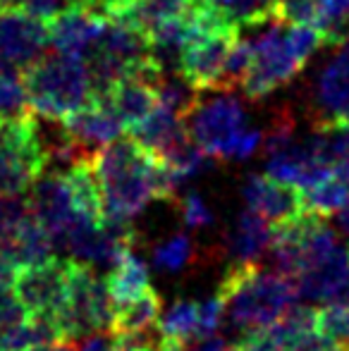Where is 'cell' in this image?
<instances>
[{"label": "cell", "instance_id": "obj_1", "mask_svg": "<svg viewBox=\"0 0 349 351\" xmlns=\"http://www.w3.org/2000/svg\"><path fill=\"white\" fill-rule=\"evenodd\" d=\"M93 170L103 194V217L132 220L154 199L177 201L184 182L134 139H112L93 153Z\"/></svg>", "mask_w": 349, "mask_h": 351}, {"label": "cell", "instance_id": "obj_2", "mask_svg": "<svg viewBox=\"0 0 349 351\" xmlns=\"http://www.w3.org/2000/svg\"><path fill=\"white\" fill-rule=\"evenodd\" d=\"M254 29L258 32L249 38L252 60L239 84L249 101H261L275 88L289 84L304 70L309 58L326 43L323 34L309 24L270 19Z\"/></svg>", "mask_w": 349, "mask_h": 351}, {"label": "cell", "instance_id": "obj_3", "mask_svg": "<svg viewBox=\"0 0 349 351\" xmlns=\"http://www.w3.org/2000/svg\"><path fill=\"white\" fill-rule=\"evenodd\" d=\"M218 299L232 328L254 330L278 320L297 304V287L280 273H268L258 261H234L218 287Z\"/></svg>", "mask_w": 349, "mask_h": 351}, {"label": "cell", "instance_id": "obj_4", "mask_svg": "<svg viewBox=\"0 0 349 351\" xmlns=\"http://www.w3.org/2000/svg\"><path fill=\"white\" fill-rule=\"evenodd\" d=\"M19 74L32 110L48 122L65 120L93 98L84 58L46 51Z\"/></svg>", "mask_w": 349, "mask_h": 351}, {"label": "cell", "instance_id": "obj_5", "mask_svg": "<svg viewBox=\"0 0 349 351\" xmlns=\"http://www.w3.org/2000/svg\"><path fill=\"white\" fill-rule=\"evenodd\" d=\"M112 301L106 280L96 275L91 263L67 258V301L58 325L65 342H80L86 335L108 330Z\"/></svg>", "mask_w": 349, "mask_h": 351}, {"label": "cell", "instance_id": "obj_6", "mask_svg": "<svg viewBox=\"0 0 349 351\" xmlns=\"http://www.w3.org/2000/svg\"><path fill=\"white\" fill-rule=\"evenodd\" d=\"M189 136L215 160H230L232 146L244 132V108L232 91H199L194 106L182 115Z\"/></svg>", "mask_w": 349, "mask_h": 351}, {"label": "cell", "instance_id": "obj_7", "mask_svg": "<svg viewBox=\"0 0 349 351\" xmlns=\"http://www.w3.org/2000/svg\"><path fill=\"white\" fill-rule=\"evenodd\" d=\"M12 289L27 315L60 318L67 301V261L46 258L14 270Z\"/></svg>", "mask_w": 349, "mask_h": 351}, {"label": "cell", "instance_id": "obj_8", "mask_svg": "<svg viewBox=\"0 0 349 351\" xmlns=\"http://www.w3.org/2000/svg\"><path fill=\"white\" fill-rule=\"evenodd\" d=\"M239 38V29L228 22H220L189 41L180 53L177 60V74L196 91H210L215 88L223 72L225 58L230 48Z\"/></svg>", "mask_w": 349, "mask_h": 351}, {"label": "cell", "instance_id": "obj_9", "mask_svg": "<svg viewBox=\"0 0 349 351\" xmlns=\"http://www.w3.org/2000/svg\"><path fill=\"white\" fill-rule=\"evenodd\" d=\"M316 74L309 115L318 132L349 125V38Z\"/></svg>", "mask_w": 349, "mask_h": 351}, {"label": "cell", "instance_id": "obj_10", "mask_svg": "<svg viewBox=\"0 0 349 351\" xmlns=\"http://www.w3.org/2000/svg\"><path fill=\"white\" fill-rule=\"evenodd\" d=\"M48 24L22 8L0 12V72H22L48 51Z\"/></svg>", "mask_w": 349, "mask_h": 351}, {"label": "cell", "instance_id": "obj_11", "mask_svg": "<svg viewBox=\"0 0 349 351\" xmlns=\"http://www.w3.org/2000/svg\"><path fill=\"white\" fill-rule=\"evenodd\" d=\"M244 201L270 227H285L306 215V204L299 186L280 182L270 175H252L244 182Z\"/></svg>", "mask_w": 349, "mask_h": 351}, {"label": "cell", "instance_id": "obj_12", "mask_svg": "<svg viewBox=\"0 0 349 351\" xmlns=\"http://www.w3.org/2000/svg\"><path fill=\"white\" fill-rule=\"evenodd\" d=\"M108 17L88 8L82 0H72L58 17L48 22V43L58 53L86 58V53L98 41Z\"/></svg>", "mask_w": 349, "mask_h": 351}, {"label": "cell", "instance_id": "obj_13", "mask_svg": "<svg viewBox=\"0 0 349 351\" xmlns=\"http://www.w3.org/2000/svg\"><path fill=\"white\" fill-rule=\"evenodd\" d=\"M60 125L84 158H93L98 148H103L125 132V125L117 120L115 112L96 98H91L84 108L60 120Z\"/></svg>", "mask_w": 349, "mask_h": 351}, {"label": "cell", "instance_id": "obj_14", "mask_svg": "<svg viewBox=\"0 0 349 351\" xmlns=\"http://www.w3.org/2000/svg\"><path fill=\"white\" fill-rule=\"evenodd\" d=\"M302 299L328 301L349 291V244H337L328 256L304 268L292 280Z\"/></svg>", "mask_w": 349, "mask_h": 351}, {"label": "cell", "instance_id": "obj_15", "mask_svg": "<svg viewBox=\"0 0 349 351\" xmlns=\"http://www.w3.org/2000/svg\"><path fill=\"white\" fill-rule=\"evenodd\" d=\"M53 239L48 234V230L41 225L34 213H29L3 241H0V256L10 261L14 268H22V265H32L38 261L51 258L53 251Z\"/></svg>", "mask_w": 349, "mask_h": 351}, {"label": "cell", "instance_id": "obj_16", "mask_svg": "<svg viewBox=\"0 0 349 351\" xmlns=\"http://www.w3.org/2000/svg\"><path fill=\"white\" fill-rule=\"evenodd\" d=\"M160 308H163V301H160L158 291L151 287L136 299L112 306V318L108 330L117 337L151 339V330H156V325H158Z\"/></svg>", "mask_w": 349, "mask_h": 351}, {"label": "cell", "instance_id": "obj_17", "mask_svg": "<svg viewBox=\"0 0 349 351\" xmlns=\"http://www.w3.org/2000/svg\"><path fill=\"white\" fill-rule=\"evenodd\" d=\"M110 275L106 280L108 287V294H110L112 306H120L127 304V301L136 299L141 296L144 291L151 289V275L146 263L134 254L132 246L120 251L117 261L110 265Z\"/></svg>", "mask_w": 349, "mask_h": 351}, {"label": "cell", "instance_id": "obj_18", "mask_svg": "<svg viewBox=\"0 0 349 351\" xmlns=\"http://www.w3.org/2000/svg\"><path fill=\"white\" fill-rule=\"evenodd\" d=\"M65 184L70 191V199L80 215L88 217L91 222H103V194L101 184H98L96 170H93V158H82V160L72 162L65 172Z\"/></svg>", "mask_w": 349, "mask_h": 351}, {"label": "cell", "instance_id": "obj_19", "mask_svg": "<svg viewBox=\"0 0 349 351\" xmlns=\"http://www.w3.org/2000/svg\"><path fill=\"white\" fill-rule=\"evenodd\" d=\"M273 227L252 208L237 217L232 232L228 234V251L234 261H258L270 251Z\"/></svg>", "mask_w": 349, "mask_h": 351}, {"label": "cell", "instance_id": "obj_20", "mask_svg": "<svg viewBox=\"0 0 349 351\" xmlns=\"http://www.w3.org/2000/svg\"><path fill=\"white\" fill-rule=\"evenodd\" d=\"M210 12L237 29H254L278 17L280 0H201Z\"/></svg>", "mask_w": 349, "mask_h": 351}, {"label": "cell", "instance_id": "obj_21", "mask_svg": "<svg viewBox=\"0 0 349 351\" xmlns=\"http://www.w3.org/2000/svg\"><path fill=\"white\" fill-rule=\"evenodd\" d=\"M313 330L328 344L349 351V291L313 311Z\"/></svg>", "mask_w": 349, "mask_h": 351}, {"label": "cell", "instance_id": "obj_22", "mask_svg": "<svg viewBox=\"0 0 349 351\" xmlns=\"http://www.w3.org/2000/svg\"><path fill=\"white\" fill-rule=\"evenodd\" d=\"M306 210L321 217H333L342 210L349 199V184L337 175H328L323 180L313 182L311 186L302 189Z\"/></svg>", "mask_w": 349, "mask_h": 351}, {"label": "cell", "instance_id": "obj_23", "mask_svg": "<svg viewBox=\"0 0 349 351\" xmlns=\"http://www.w3.org/2000/svg\"><path fill=\"white\" fill-rule=\"evenodd\" d=\"M156 332L163 337H173L180 342L199 339V304L196 301H175L165 313H160Z\"/></svg>", "mask_w": 349, "mask_h": 351}, {"label": "cell", "instance_id": "obj_24", "mask_svg": "<svg viewBox=\"0 0 349 351\" xmlns=\"http://www.w3.org/2000/svg\"><path fill=\"white\" fill-rule=\"evenodd\" d=\"M313 146L323 158V162L349 184V125L323 130L313 139Z\"/></svg>", "mask_w": 349, "mask_h": 351}, {"label": "cell", "instance_id": "obj_25", "mask_svg": "<svg viewBox=\"0 0 349 351\" xmlns=\"http://www.w3.org/2000/svg\"><path fill=\"white\" fill-rule=\"evenodd\" d=\"M32 115L27 88L19 72H0V122L22 120Z\"/></svg>", "mask_w": 349, "mask_h": 351}, {"label": "cell", "instance_id": "obj_26", "mask_svg": "<svg viewBox=\"0 0 349 351\" xmlns=\"http://www.w3.org/2000/svg\"><path fill=\"white\" fill-rule=\"evenodd\" d=\"M196 261V246L191 237L175 234L168 241L158 244L154 249V263L165 273H180V270L189 268Z\"/></svg>", "mask_w": 349, "mask_h": 351}, {"label": "cell", "instance_id": "obj_27", "mask_svg": "<svg viewBox=\"0 0 349 351\" xmlns=\"http://www.w3.org/2000/svg\"><path fill=\"white\" fill-rule=\"evenodd\" d=\"M180 213H182V222L191 230H199V227H208L213 222V213L206 208L204 199L199 194H186L180 201Z\"/></svg>", "mask_w": 349, "mask_h": 351}, {"label": "cell", "instance_id": "obj_28", "mask_svg": "<svg viewBox=\"0 0 349 351\" xmlns=\"http://www.w3.org/2000/svg\"><path fill=\"white\" fill-rule=\"evenodd\" d=\"M223 318H225V311H223V301L218 299V294L201 301L199 304V337L215 335V330L220 328Z\"/></svg>", "mask_w": 349, "mask_h": 351}, {"label": "cell", "instance_id": "obj_29", "mask_svg": "<svg viewBox=\"0 0 349 351\" xmlns=\"http://www.w3.org/2000/svg\"><path fill=\"white\" fill-rule=\"evenodd\" d=\"M70 3L72 0H22L19 8H22L27 14H32V17H36V19H41V22L48 24L53 17H58V14H60Z\"/></svg>", "mask_w": 349, "mask_h": 351}, {"label": "cell", "instance_id": "obj_30", "mask_svg": "<svg viewBox=\"0 0 349 351\" xmlns=\"http://www.w3.org/2000/svg\"><path fill=\"white\" fill-rule=\"evenodd\" d=\"M261 132L258 130H244L242 134H239L237 143L232 146V160H247V158H252L254 153H256V148L261 146Z\"/></svg>", "mask_w": 349, "mask_h": 351}, {"label": "cell", "instance_id": "obj_31", "mask_svg": "<svg viewBox=\"0 0 349 351\" xmlns=\"http://www.w3.org/2000/svg\"><path fill=\"white\" fill-rule=\"evenodd\" d=\"M77 351H117V339L110 330H98L86 335Z\"/></svg>", "mask_w": 349, "mask_h": 351}, {"label": "cell", "instance_id": "obj_32", "mask_svg": "<svg viewBox=\"0 0 349 351\" xmlns=\"http://www.w3.org/2000/svg\"><path fill=\"white\" fill-rule=\"evenodd\" d=\"M228 349V342L218 335H208V337H199L186 342L184 351H225Z\"/></svg>", "mask_w": 349, "mask_h": 351}, {"label": "cell", "instance_id": "obj_33", "mask_svg": "<svg viewBox=\"0 0 349 351\" xmlns=\"http://www.w3.org/2000/svg\"><path fill=\"white\" fill-rule=\"evenodd\" d=\"M27 351H77V342H51V344H38Z\"/></svg>", "mask_w": 349, "mask_h": 351}, {"label": "cell", "instance_id": "obj_34", "mask_svg": "<svg viewBox=\"0 0 349 351\" xmlns=\"http://www.w3.org/2000/svg\"><path fill=\"white\" fill-rule=\"evenodd\" d=\"M337 217H340V227H342V232L349 237V199H347V204L342 206V210L337 213Z\"/></svg>", "mask_w": 349, "mask_h": 351}, {"label": "cell", "instance_id": "obj_35", "mask_svg": "<svg viewBox=\"0 0 349 351\" xmlns=\"http://www.w3.org/2000/svg\"><path fill=\"white\" fill-rule=\"evenodd\" d=\"M82 3H86L88 8H93L96 12H101V14H103V5H106L108 0H82ZM103 17H106V14H103Z\"/></svg>", "mask_w": 349, "mask_h": 351}, {"label": "cell", "instance_id": "obj_36", "mask_svg": "<svg viewBox=\"0 0 349 351\" xmlns=\"http://www.w3.org/2000/svg\"><path fill=\"white\" fill-rule=\"evenodd\" d=\"M321 351H342V349H337V347H333V344H328V347H323Z\"/></svg>", "mask_w": 349, "mask_h": 351}, {"label": "cell", "instance_id": "obj_37", "mask_svg": "<svg viewBox=\"0 0 349 351\" xmlns=\"http://www.w3.org/2000/svg\"><path fill=\"white\" fill-rule=\"evenodd\" d=\"M225 351H242V349H239L237 344H228V349H225Z\"/></svg>", "mask_w": 349, "mask_h": 351}, {"label": "cell", "instance_id": "obj_38", "mask_svg": "<svg viewBox=\"0 0 349 351\" xmlns=\"http://www.w3.org/2000/svg\"><path fill=\"white\" fill-rule=\"evenodd\" d=\"M19 3H22V0H19Z\"/></svg>", "mask_w": 349, "mask_h": 351}]
</instances>
